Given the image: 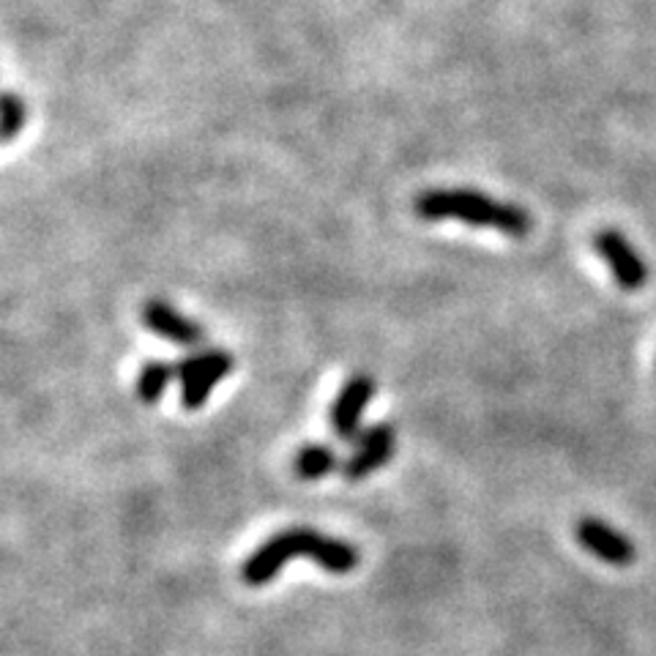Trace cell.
I'll return each mask as SVG.
<instances>
[{"label":"cell","mask_w":656,"mask_h":656,"mask_svg":"<svg viewBox=\"0 0 656 656\" xmlns=\"http://www.w3.org/2000/svg\"><path fill=\"white\" fill-rule=\"evenodd\" d=\"M299 555L315 561L329 574H351L362 561L356 544L329 537L310 525H293L274 533L249 553V559L241 563V580L252 589H260L282 572L284 563L299 559Z\"/></svg>","instance_id":"1"},{"label":"cell","mask_w":656,"mask_h":656,"mask_svg":"<svg viewBox=\"0 0 656 656\" xmlns=\"http://www.w3.org/2000/svg\"><path fill=\"white\" fill-rule=\"evenodd\" d=\"M416 214L424 222H466L470 228L498 230L503 236L525 238L531 233L533 219L525 208L514 202L496 200L476 189H429L416 197Z\"/></svg>","instance_id":"2"},{"label":"cell","mask_w":656,"mask_h":656,"mask_svg":"<svg viewBox=\"0 0 656 656\" xmlns=\"http://www.w3.org/2000/svg\"><path fill=\"white\" fill-rule=\"evenodd\" d=\"M236 358L225 347H202L176 362V381L181 383V403L187 410H197L208 403L217 383L233 373Z\"/></svg>","instance_id":"3"},{"label":"cell","mask_w":656,"mask_h":656,"mask_svg":"<svg viewBox=\"0 0 656 656\" xmlns=\"http://www.w3.org/2000/svg\"><path fill=\"white\" fill-rule=\"evenodd\" d=\"M394 449H397V433H394V427L388 421H377L373 427L362 429L356 435V440H353L351 455L342 460V479L351 481V485L369 479L377 470L388 466V460L394 457Z\"/></svg>","instance_id":"4"},{"label":"cell","mask_w":656,"mask_h":656,"mask_svg":"<svg viewBox=\"0 0 656 656\" xmlns=\"http://www.w3.org/2000/svg\"><path fill=\"white\" fill-rule=\"evenodd\" d=\"M375 388V377L367 373H356L342 383L340 394H336L329 408V424L336 438L345 440V444L356 440V435L362 433V416L367 405L373 403Z\"/></svg>","instance_id":"5"},{"label":"cell","mask_w":656,"mask_h":656,"mask_svg":"<svg viewBox=\"0 0 656 656\" xmlns=\"http://www.w3.org/2000/svg\"><path fill=\"white\" fill-rule=\"evenodd\" d=\"M594 249L600 252V258L605 260L610 274L615 277V282L624 290H641L648 282L646 260L641 258L635 247L629 243V238L618 230H602L594 238Z\"/></svg>","instance_id":"6"},{"label":"cell","mask_w":656,"mask_h":656,"mask_svg":"<svg viewBox=\"0 0 656 656\" xmlns=\"http://www.w3.org/2000/svg\"><path fill=\"white\" fill-rule=\"evenodd\" d=\"M574 537L583 544V550H589L594 559L605 561L610 566H629L637 559V550L629 542V537L615 531L613 525H607L600 517H583L577 522V528H574Z\"/></svg>","instance_id":"7"},{"label":"cell","mask_w":656,"mask_h":656,"mask_svg":"<svg viewBox=\"0 0 656 656\" xmlns=\"http://www.w3.org/2000/svg\"><path fill=\"white\" fill-rule=\"evenodd\" d=\"M143 323L150 334L162 336V340L173 342V345L181 347H197L202 340H206V329L197 321L178 312L176 306L167 304L162 299L145 301L143 306Z\"/></svg>","instance_id":"8"},{"label":"cell","mask_w":656,"mask_h":656,"mask_svg":"<svg viewBox=\"0 0 656 656\" xmlns=\"http://www.w3.org/2000/svg\"><path fill=\"white\" fill-rule=\"evenodd\" d=\"M340 468H342V460L326 444H306L295 451L293 473L299 476L301 481H321Z\"/></svg>","instance_id":"9"},{"label":"cell","mask_w":656,"mask_h":656,"mask_svg":"<svg viewBox=\"0 0 656 656\" xmlns=\"http://www.w3.org/2000/svg\"><path fill=\"white\" fill-rule=\"evenodd\" d=\"M173 377H176V364L159 362V358L143 364L140 375H137V397L145 405H156L162 399V394L167 392Z\"/></svg>","instance_id":"10"},{"label":"cell","mask_w":656,"mask_h":656,"mask_svg":"<svg viewBox=\"0 0 656 656\" xmlns=\"http://www.w3.org/2000/svg\"><path fill=\"white\" fill-rule=\"evenodd\" d=\"M25 104L20 102L14 94L3 96V140H14L17 132H22L25 126Z\"/></svg>","instance_id":"11"}]
</instances>
